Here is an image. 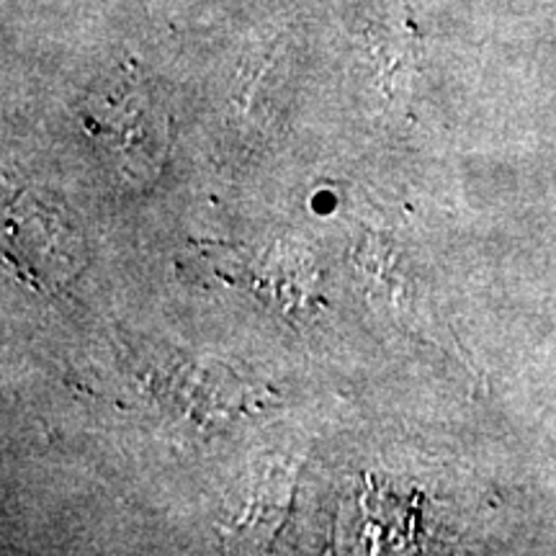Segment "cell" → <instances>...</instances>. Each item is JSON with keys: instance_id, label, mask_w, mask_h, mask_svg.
<instances>
[{"instance_id": "6da1fadb", "label": "cell", "mask_w": 556, "mask_h": 556, "mask_svg": "<svg viewBox=\"0 0 556 556\" xmlns=\"http://www.w3.org/2000/svg\"><path fill=\"white\" fill-rule=\"evenodd\" d=\"M155 111H152L150 99L142 93L127 96V99H111L106 106V114H93L90 122V131L101 137L109 144V150L116 152L122 168L135 170V155L139 160V170H157V157L163 148H160V137L163 129H157Z\"/></svg>"}]
</instances>
